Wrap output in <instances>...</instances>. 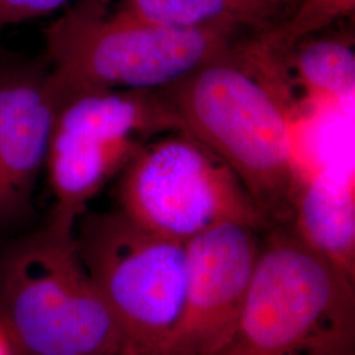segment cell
<instances>
[{
    "label": "cell",
    "instance_id": "6",
    "mask_svg": "<svg viewBox=\"0 0 355 355\" xmlns=\"http://www.w3.org/2000/svg\"><path fill=\"white\" fill-rule=\"evenodd\" d=\"M117 178V209L168 240L186 243L225 223L271 228L241 180L184 130L146 142Z\"/></svg>",
    "mask_w": 355,
    "mask_h": 355
},
{
    "label": "cell",
    "instance_id": "7",
    "mask_svg": "<svg viewBox=\"0 0 355 355\" xmlns=\"http://www.w3.org/2000/svg\"><path fill=\"white\" fill-rule=\"evenodd\" d=\"M258 232L225 223L186 242L183 304L158 355H216L228 343L259 253Z\"/></svg>",
    "mask_w": 355,
    "mask_h": 355
},
{
    "label": "cell",
    "instance_id": "2",
    "mask_svg": "<svg viewBox=\"0 0 355 355\" xmlns=\"http://www.w3.org/2000/svg\"><path fill=\"white\" fill-rule=\"evenodd\" d=\"M245 31L173 29L140 20L114 0H76L44 32L54 101L95 89L162 91L241 48Z\"/></svg>",
    "mask_w": 355,
    "mask_h": 355
},
{
    "label": "cell",
    "instance_id": "15",
    "mask_svg": "<svg viewBox=\"0 0 355 355\" xmlns=\"http://www.w3.org/2000/svg\"><path fill=\"white\" fill-rule=\"evenodd\" d=\"M7 57H6V54H4V51H3V49H1V46H0V64L6 60Z\"/></svg>",
    "mask_w": 355,
    "mask_h": 355
},
{
    "label": "cell",
    "instance_id": "10",
    "mask_svg": "<svg viewBox=\"0 0 355 355\" xmlns=\"http://www.w3.org/2000/svg\"><path fill=\"white\" fill-rule=\"evenodd\" d=\"M135 17L173 29L234 24L265 32L283 4L277 0H114Z\"/></svg>",
    "mask_w": 355,
    "mask_h": 355
},
{
    "label": "cell",
    "instance_id": "16",
    "mask_svg": "<svg viewBox=\"0 0 355 355\" xmlns=\"http://www.w3.org/2000/svg\"><path fill=\"white\" fill-rule=\"evenodd\" d=\"M277 1H279V3H282L283 6H286V4H290L291 1H293V0H277Z\"/></svg>",
    "mask_w": 355,
    "mask_h": 355
},
{
    "label": "cell",
    "instance_id": "14",
    "mask_svg": "<svg viewBox=\"0 0 355 355\" xmlns=\"http://www.w3.org/2000/svg\"><path fill=\"white\" fill-rule=\"evenodd\" d=\"M0 355H17L10 337L0 325Z\"/></svg>",
    "mask_w": 355,
    "mask_h": 355
},
{
    "label": "cell",
    "instance_id": "8",
    "mask_svg": "<svg viewBox=\"0 0 355 355\" xmlns=\"http://www.w3.org/2000/svg\"><path fill=\"white\" fill-rule=\"evenodd\" d=\"M55 101L46 60L0 64V229L26 221L45 168Z\"/></svg>",
    "mask_w": 355,
    "mask_h": 355
},
{
    "label": "cell",
    "instance_id": "5",
    "mask_svg": "<svg viewBox=\"0 0 355 355\" xmlns=\"http://www.w3.org/2000/svg\"><path fill=\"white\" fill-rule=\"evenodd\" d=\"M76 241L123 334L124 355H158L183 304L186 243L141 228L119 209L80 216Z\"/></svg>",
    "mask_w": 355,
    "mask_h": 355
},
{
    "label": "cell",
    "instance_id": "3",
    "mask_svg": "<svg viewBox=\"0 0 355 355\" xmlns=\"http://www.w3.org/2000/svg\"><path fill=\"white\" fill-rule=\"evenodd\" d=\"M354 280L291 225L267 229L236 329L216 355H354Z\"/></svg>",
    "mask_w": 355,
    "mask_h": 355
},
{
    "label": "cell",
    "instance_id": "9",
    "mask_svg": "<svg viewBox=\"0 0 355 355\" xmlns=\"http://www.w3.org/2000/svg\"><path fill=\"white\" fill-rule=\"evenodd\" d=\"M291 228L355 278V193L353 173L322 170L302 175L293 196Z\"/></svg>",
    "mask_w": 355,
    "mask_h": 355
},
{
    "label": "cell",
    "instance_id": "11",
    "mask_svg": "<svg viewBox=\"0 0 355 355\" xmlns=\"http://www.w3.org/2000/svg\"><path fill=\"white\" fill-rule=\"evenodd\" d=\"M291 67L297 83L312 96L343 101L354 94L355 53L349 37L304 38L295 45Z\"/></svg>",
    "mask_w": 355,
    "mask_h": 355
},
{
    "label": "cell",
    "instance_id": "1",
    "mask_svg": "<svg viewBox=\"0 0 355 355\" xmlns=\"http://www.w3.org/2000/svg\"><path fill=\"white\" fill-rule=\"evenodd\" d=\"M243 48L162 89L182 130L241 180L270 227L291 225L302 175L286 105L243 60Z\"/></svg>",
    "mask_w": 355,
    "mask_h": 355
},
{
    "label": "cell",
    "instance_id": "12",
    "mask_svg": "<svg viewBox=\"0 0 355 355\" xmlns=\"http://www.w3.org/2000/svg\"><path fill=\"white\" fill-rule=\"evenodd\" d=\"M354 10L355 0H300L296 11L286 21L261 32L258 44L267 51L288 49L341 17L352 16Z\"/></svg>",
    "mask_w": 355,
    "mask_h": 355
},
{
    "label": "cell",
    "instance_id": "13",
    "mask_svg": "<svg viewBox=\"0 0 355 355\" xmlns=\"http://www.w3.org/2000/svg\"><path fill=\"white\" fill-rule=\"evenodd\" d=\"M71 0H0V29L46 16Z\"/></svg>",
    "mask_w": 355,
    "mask_h": 355
},
{
    "label": "cell",
    "instance_id": "4",
    "mask_svg": "<svg viewBox=\"0 0 355 355\" xmlns=\"http://www.w3.org/2000/svg\"><path fill=\"white\" fill-rule=\"evenodd\" d=\"M0 325L17 355H124V338L78 250L49 220L0 261Z\"/></svg>",
    "mask_w": 355,
    "mask_h": 355
}]
</instances>
